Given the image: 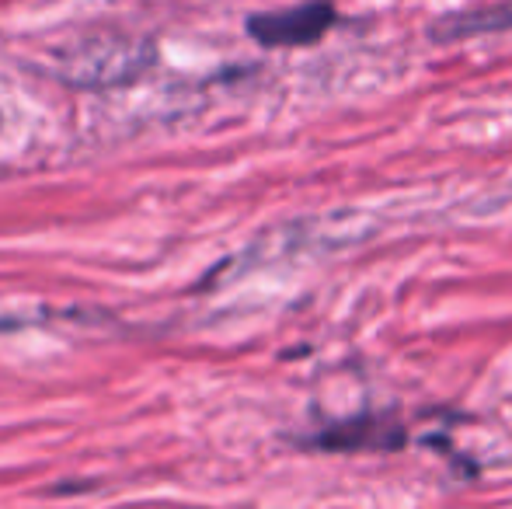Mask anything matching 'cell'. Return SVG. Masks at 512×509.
Wrapping results in <instances>:
<instances>
[{"mask_svg": "<svg viewBox=\"0 0 512 509\" xmlns=\"http://www.w3.org/2000/svg\"><path fill=\"white\" fill-rule=\"evenodd\" d=\"M154 67V42L133 35H95L74 42L56 63V74L74 88H122Z\"/></svg>", "mask_w": 512, "mask_h": 509, "instance_id": "obj_1", "label": "cell"}, {"mask_svg": "<svg viewBox=\"0 0 512 509\" xmlns=\"http://www.w3.org/2000/svg\"><path fill=\"white\" fill-rule=\"evenodd\" d=\"M512 32V0L495 7H471V11L446 14L432 25V39L450 42V39H471V35H499Z\"/></svg>", "mask_w": 512, "mask_h": 509, "instance_id": "obj_4", "label": "cell"}, {"mask_svg": "<svg viewBox=\"0 0 512 509\" xmlns=\"http://www.w3.org/2000/svg\"><path fill=\"white\" fill-rule=\"evenodd\" d=\"M338 21V11L331 0H307V4L286 7V11H262L244 21L248 35L265 49H293L314 46L324 39L331 25Z\"/></svg>", "mask_w": 512, "mask_h": 509, "instance_id": "obj_2", "label": "cell"}, {"mask_svg": "<svg viewBox=\"0 0 512 509\" xmlns=\"http://www.w3.org/2000/svg\"><path fill=\"white\" fill-rule=\"evenodd\" d=\"M405 443L401 422L387 415H356V419L331 422L317 436H310L307 447L331 450V454H349V450H394Z\"/></svg>", "mask_w": 512, "mask_h": 509, "instance_id": "obj_3", "label": "cell"}]
</instances>
